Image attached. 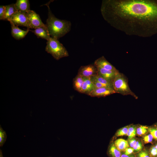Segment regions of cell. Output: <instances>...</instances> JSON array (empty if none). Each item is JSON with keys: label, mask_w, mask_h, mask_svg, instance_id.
<instances>
[{"label": "cell", "mask_w": 157, "mask_h": 157, "mask_svg": "<svg viewBox=\"0 0 157 157\" xmlns=\"http://www.w3.org/2000/svg\"><path fill=\"white\" fill-rule=\"evenodd\" d=\"M101 11L106 21L127 35L157 33V0H104Z\"/></svg>", "instance_id": "obj_1"}, {"label": "cell", "mask_w": 157, "mask_h": 157, "mask_svg": "<svg viewBox=\"0 0 157 157\" xmlns=\"http://www.w3.org/2000/svg\"><path fill=\"white\" fill-rule=\"evenodd\" d=\"M47 6L48 12L46 25L51 37L58 40L70 31L71 23L69 21L57 18L51 12L49 6Z\"/></svg>", "instance_id": "obj_2"}, {"label": "cell", "mask_w": 157, "mask_h": 157, "mask_svg": "<svg viewBox=\"0 0 157 157\" xmlns=\"http://www.w3.org/2000/svg\"><path fill=\"white\" fill-rule=\"evenodd\" d=\"M45 50L57 60L69 56L68 51L63 44L58 40L51 37L47 41Z\"/></svg>", "instance_id": "obj_3"}, {"label": "cell", "mask_w": 157, "mask_h": 157, "mask_svg": "<svg viewBox=\"0 0 157 157\" xmlns=\"http://www.w3.org/2000/svg\"><path fill=\"white\" fill-rule=\"evenodd\" d=\"M112 84L116 93L123 95H130L137 98V96L130 89L127 79L123 74L119 73L113 81Z\"/></svg>", "instance_id": "obj_4"}, {"label": "cell", "mask_w": 157, "mask_h": 157, "mask_svg": "<svg viewBox=\"0 0 157 157\" xmlns=\"http://www.w3.org/2000/svg\"><path fill=\"white\" fill-rule=\"evenodd\" d=\"M10 24L16 26L26 27L28 29V19L26 13L17 11L8 20Z\"/></svg>", "instance_id": "obj_5"}, {"label": "cell", "mask_w": 157, "mask_h": 157, "mask_svg": "<svg viewBox=\"0 0 157 157\" xmlns=\"http://www.w3.org/2000/svg\"><path fill=\"white\" fill-rule=\"evenodd\" d=\"M28 19V29H34L40 27L45 26L39 15L33 10H30L26 13Z\"/></svg>", "instance_id": "obj_6"}, {"label": "cell", "mask_w": 157, "mask_h": 157, "mask_svg": "<svg viewBox=\"0 0 157 157\" xmlns=\"http://www.w3.org/2000/svg\"><path fill=\"white\" fill-rule=\"evenodd\" d=\"M97 74V69L94 65L81 66L78 70V74L84 78H90Z\"/></svg>", "instance_id": "obj_7"}, {"label": "cell", "mask_w": 157, "mask_h": 157, "mask_svg": "<svg viewBox=\"0 0 157 157\" xmlns=\"http://www.w3.org/2000/svg\"><path fill=\"white\" fill-rule=\"evenodd\" d=\"M116 93L113 88L108 87L95 88L88 95L91 97H106Z\"/></svg>", "instance_id": "obj_8"}, {"label": "cell", "mask_w": 157, "mask_h": 157, "mask_svg": "<svg viewBox=\"0 0 157 157\" xmlns=\"http://www.w3.org/2000/svg\"><path fill=\"white\" fill-rule=\"evenodd\" d=\"M94 65L97 67L115 72L119 71L112 64L108 61L104 56L96 59Z\"/></svg>", "instance_id": "obj_9"}, {"label": "cell", "mask_w": 157, "mask_h": 157, "mask_svg": "<svg viewBox=\"0 0 157 157\" xmlns=\"http://www.w3.org/2000/svg\"><path fill=\"white\" fill-rule=\"evenodd\" d=\"M97 68V74L112 83L115 77L119 73V71L115 72L100 67Z\"/></svg>", "instance_id": "obj_10"}, {"label": "cell", "mask_w": 157, "mask_h": 157, "mask_svg": "<svg viewBox=\"0 0 157 157\" xmlns=\"http://www.w3.org/2000/svg\"><path fill=\"white\" fill-rule=\"evenodd\" d=\"M11 27V34L12 36L15 39L19 40L24 38L30 31L29 29L26 30H23L19 28L17 26L10 24Z\"/></svg>", "instance_id": "obj_11"}, {"label": "cell", "mask_w": 157, "mask_h": 157, "mask_svg": "<svg viewBox=\"0 0 157 157\" xmlns=\"http://www.w3.org/2000/svg\"><path fill=\"white\" fill-rule=\"evenodd\" d=\"M30 31L34 33L38 38L44 39L47 41L51 37L46 25L37 28L34 30H30Z\"/></svg>", "instance_id": "obj_12"}, {"label": "cell", "mask_w": 157, "mask_h": 157, "mask_svg": "<svg viewBox=\"0 0 157 157\" xmlns=\"http://www.w3.org/2000/svg\"><path fill=\"white\" fill-rule=\"evenodd\" d=\"M15 6L17 11L26 13L31 10L29 1L28 0H17Z\"/></svg>", "instance_id": "obj_13"}, {"label": "cell", "mask_w": 157, "mask_h": 157, "mask_svg": "<svg viewBox=\"0 0 157 157\" xmlns=\"http://www.w3.org/2000/svg\"><path fill=\"white\" fill-rule=\"evenodd\" d=\"M81 93L88 95L96 88L90 78H84Z\"/></svg>", "instance_id": "obj_14"}, {"label": "cell", "mask_w": 157, "mask_h": 157, "mask_svg": "<svg viewBox=\"0 0 157 157\" xmlns=\"http://www.w3.org/2000/svg\"><path fill=\"white\" fill-rule=\"evenodd\" d=\"M107 154L109 157H121L122 153L112 142L108 147Z\"/></svg>", "instance_id": "obj_15"}, {"label": "cell", "mask_w": 157, "mask_h": 157, "mask_svg": "<svg viewBox=\"0 0 157 157\" xmlns=\"http://www.w3.org/2000/svg\"><path fill=\"white\" fill-rule=\"evenodd\" d=\"M84 80V77L78 74L73 79V85L74 89L80 93L81 91Z\"/></svg>", "instance_id": "obj_16"}, {"label": "cell", "mask_w": 157, "mask_h": 157, "mask_svg": "<svg viewBox=\"0 0 157 157\" xmlns=\"http://www.w3.org/2000/svg\"><path fill=\"white\" fill-rule=\"evenodd\" d=\"M114 143L117 148L121 152H124L129 147L127 141L122 138L115 140Z\"/></svg>", "instance_id": "obj_17"}, {"label": "cell", "mask_w": 157, "mask_h": 157, "mask_svg": "<svg viewBox=\"0 0 157 157\" xmlns=\"http://www.w3.org/2000/svg\"><path fill=\"white\" fill-rule=\"evenodd\" d=\"M6 12L4 20L8 21L12 16L17 11L15 6V4H12L6 6Z\"/></svg>", "instance_id": "obj_18"}, {"label": "cell", "mask_w": 157, "mask_h": 157, "mask_svg": "<svg viewBox=\"0 0 157 157\" xmlns=\"http://www.w3.org/2000/svg\"><path fill=\"white\" fill-rule=\"evenodd\" d=\"M91 78L105 85L108 87L113 88L111 82L107 80L98 74L91 77Z\"/></svg>", "instance_id": "obj_19"}, {"label": "cell", "mask_w": 157, "mask_h": 157, "mask_svg": "<svg viewBox=\"0 0 157 157\" xmlns=\"http://www.w3.org/2000/svg\"><path fill=\"white\" fill-rule=\"evenodd\" d=\"M7 134L6 132L0 125V147H2L6 141Z\"/></svg>", "instance_id": "obj_20"}, {"label": "cell", "mask_w": 157, "mask_h": 157, "mask_svg": "<svg viewBox=\"0 0 157 157\" xmlns=\"http://www.w3.org/2000/svg\"><path fill=\"white\" fill-rule=\"evenodd\" d=\"M135 155L136 157H151L149 150L146 149H143Z\"/></svg>", "instance_id": "obj_21"}, {"label": "cell", "mask_w": 157, "mask_h": 157, "mask_svg": "<svg viewBox=\"0 0 157 157\" xmlns=\"http://www.w3.org/2000/svg\"><path fill=\"white\" fill-rule=\"evenodd\" d=\"M134 150V154L137 153L143 149V145L142 142L139 140L137 141L133 148Z\"/></svg>", "instance_id": "obj_22"}, {"label": "cell", "mask_w": 157, "mask_h": 157, "mask_svg": "<svg viewBox=\"0 0 157 157\" xmlns=\"http://www.w3.org/2000/svg\"><path fill=\"white\" fill-rule=\"evenodd\" d=\"M148 128L144 126H141L136 129L138 135L141 136L146 133L148 131Z\"/></svg>", "instance_id": "obj_23"}, {"label": "cell", "mask_w": 157, "mask_h": 157, "mask_svg": "<svg viewBox=\"0 0 157 157\" xmlns=\"http://www.w3.org/2000/svg\"><path fill=\"white\" fill-rule=\"evenodd\" d=\"M129 128V126H126L119 130L116 134V136H120L127 135Z\"/></svg>", "instance_id": "obj_24"}, {"label": "cell", "mask_w": 157, "mask_h": 157, "mask_svg": "<svg viewBox=\"0 0 157 157\" xmlns=\"http://www.w3.org/2000/svg\"><path fill=\"white\" fill-rule=\"evenodd\" d=\"M150 133L152 135L153 138L157 141V129L154 128H149L148 129Z\"/></svg>", "instance_id": "obj_25"}, {"label": "cell", "mask_w": 157, "mask_h": 157, "mask_svg": "<svg viewBox=\"0 0 157 157\" xmlns=\"http://www.w3.org/2000/svg\"><path fill=\"white\" fill-rule=\"evenodd\" d=\"M149 151L151 157H157V149L155 146H151Z\"/></svg>", "instance_id": "obj_26"}, {"label": "cell", "mask_w": 157, "mask_h": 157, "mask_svg": "<svg viewBox=\"0 0 157 157\" xmlns=\"http://www.w3.org/2000/svg\"><path fill=\"white\" fill-rule=\"evenodd\" d=\"M6 12V6H0V19L1 20H4Z\"/></svg>", "instance_id": "obj_27"}, {"label": "cell", "mask_w": 157, "mask_h": 157, "mask_svg": "<svg viewBox=\"0 0 157 157\" xmlns=\"http://www.w3.org/2000/svg\"><path fill=\"white\" fill-rule=\"evenodd\" d=\"M153 137L152 135L150 133L145 136L143 138L144 142L145 143L151 142L152 141Z\"/></svg>", "instance_id": "obj_28"}, {"label": "cell", "mask_w": 157, "mask_h": 157, "mask_svg": "<svg viewBox=\"0 0 157 157\" xmlns=\"http://www.w3.org/2000/svg\"><path fill=\"white\" fill-rule=\"evenodd\" d=\"M90 78L96 88H99L103 87H108L105 85L99 82H98L95 81L91 78Z\"/></svg>", "instance_id": "obj_29"}, {"label": "cell", "mask_w": 157, "mask_h": 157, "mask_svg": "<svg viewBox=\"0 0 157 157\" xmlns=\"http://www.w3.org/2000/svg\"><path fill=\"white\" fill-rule=\"evenodd\" d=\"M127 141L129 146L130 147L133 148L135 145L137 141L135 138H133L131 139H128Z\"/></svg>", "instance_id": "obj_30"}, {"label": "cell", "mask_w": 157, "mask_h": 157, "mask_svg": "<svg viewBox=\"0 0 157 157\" xmlns=\"http://www.w3.org/2000/svg\"><path fill=\"white\" fill-rule=\"evenodd\" d=\"M134 151L133 148L130 147L126 148L124 152L126 155H129L134 154Z\"/></svg>", "instance_id": "obj_31"}, {"label": "cell", "mask_w": 157, "mask_h": 157, "mask_svg": "<svg viewBox=\"0 0 157 157\" xmlns=\"http://www.w3.org/2000/svg\"><path fill=\"white\" fill-rule=\"evenodd\" d=\"M128 131L135 135L136 133V129L134 126H131L129 127Z\"/></svg>", "instance_id": "obj_32"}, {"label": "cell", "mask_w": 157, "mask_h": 157, "mask_svg": "<svg viewBox=\"0 0 157 157\" xmlns=\"http://www.w3.org/2000/svg\"><path fill=\"white\" fill-rule=\"evenodd\" d=\"M122 154L121 157H136L135 154H133L129 155H126L124 152H121Z\"/></svg>", "instance_id": "obj_33"}, {"label": "cell", "mask_w": 157, "mask_h": 157, "mask_svg": "<svg viewBox=\"0 0 157 157\" xmlns=\"http://www.w3.org/2000/svg\"><path fill=\"white\" fill-rule=\"evenodd\" d=\"M0 157H3L2 150L1 149H0Z\"/></svg>", "instance_id": "obj_34"}, {"label": "cell", "mask_w": 157, "mask_h": 157, "mask_svg": "<svg viewBox=\"0 0 157 157\" xmlns=\"http://www.w3.org/2000/svg\"><path fill=\"white\" fill-rule=\"evenodd\" d=\"M155 147L157 149V143L155 146Z\"/></svg>", "instance_id": "obj_35"}, {"label": "cell", "mask_w": 157, "mask_h": 157, "mask_svg": "<svg viewBox=\"0 0 157 157\" xmlns=\"http://www.w3.org/2000/svg\"><path fill=\"white\" fill-rule=\"evenodd\" d=\"M47 157H51V156H47Z\"/></svg>", "instance_id": "obj_36"}]
</instances>
